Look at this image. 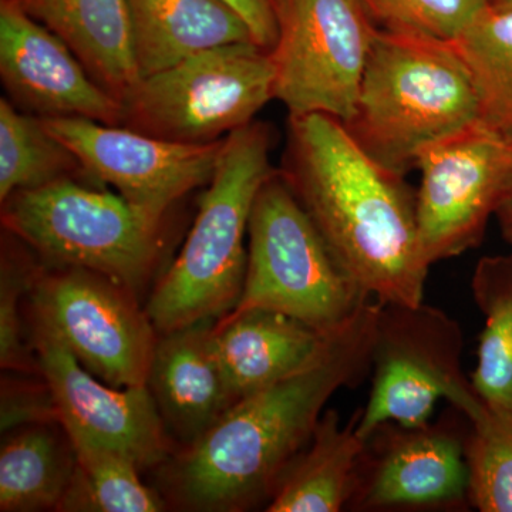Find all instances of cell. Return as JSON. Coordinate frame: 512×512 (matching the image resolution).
<instances>
[{"instance_id":"44dd1931","label":"cell","mask_w":512,"mask_h":512,"mask_svg":"<svg viewBox=\"0 0 512 512\" xmlns=\"http://www.w3.org/2000/svg\"><path fill=\"white\" fill-rule=\"evenodd\" d=\"M74 468L76 451L59 420L6 431L0 447V511L59 510Z\"/></svg>"},{"instance_id":"ffe728a7","label":"cell","mask_w":512,"mask_h":512,"mask_svg":"<svg viewBox=\"0 0 512 512\" xmlns=\"http://www.w3.org/2000/svg\"><path fill=\"white\" fill-rule=\"evenodd\" d=\"M357 421L359 412L350 423L343 424L336 410H326L308 446L288 468L265 510H348L357 466L366 443L357 433Z\"/></svg>"},{"instance_id":"9c48e42d","label":"cell","mask_w":512,"mask_h":512,"mask_svg":"<svg viewBox=\"0 0 512 512\" xmlns=\"http://www.w3.org/2000/svg\"><path fill=\"white\" fill-rule=\"evenodd\" d=\"M28 295L32 319L97 379L117 389L147 386L158 333L136 293L87 269L53 268L36 269Z\"/></svg>"},{"instance_id":"ba28073f","label":"cell","mask_w":512,"mask_h":512,"mask_svg":"<svg viewBox=\"0 0 512 512\" xmlns=\"http://www.w3.org/2000/svg\"><path fill=\"white\" fill-rule=\"evenodd\" d=\"M464 333L443 309L380 303L372 350V389L359 412L362 439L383 423H430L440 400L467 416L480 397L463 370Z\"/></svg>"},{"instance_id":"484cf974","label":"cell","mask_w":512,"mask_h":512,"mask_svg":"<svg viewBox=\"0 0 512 512\" xmlns=\"http://www.w3.org/2000/svg\"><path fill=\"white\" fill-rule=\"evenodd\" d=\"M466 419L470 504L481 512H512V404L480 399Z\"/></svg>"},{"instance_id":"3957f363","label":"cell","mask_w":512,"mask_h":512,"mask_svg":"<svg viewBox=\"0 0 512 512\" xmlns=\"http://www.w3.org/2000/svg\"><path fill=\"white\" fill-rule=\"evenodd\" d=\"M476 124V92L453 40L379 29L343 123L367 156L406 177L426 148Z\"/></svg>"},{"instance_id":"277c9868","label":"cell","mask_w":512,"mask_h":512,"mask_svg":"<svg viewBox=\"0 0 512 512\" xmlns=\"http://www.w3.org/2000/svg\"><path fill=\"white\" fill-rule=\"evenodd\" d=\"M272 144L271 128L255 120L225 137L183 249L148 298L146 312L158 335L218 320L237 308L247 275L252 205L276 171Z\"/></svg>"},{"instance_id":"2e32d148","label":"cell","mask_w":512,"mask_h":512,"mask_svg":"<svg viewBox=\"0 0 512 512\" xmlns=\"http://www.w3.org/2000/svg\"><path fill=\"white\" fill-rule=\"evenodd\" d=\"M215 320L158 336L147 387L168 433L183 447L201 439L238 403L212 339Z\"/></svg>"},{"instance_id":"cb8c5ba5","label":"cell","mask_w":512,"mask_h":512,"mask_svg":"<svg viewBox=\"0 0 512 512\" xmlns=\"http://www.w3.org/2000/svg\"><path fill=\"white\" fill-rule=\"evenodd\" d=\"M72 443L76 468L57 511L158 512L167 508L160 493L141 481V470L131 458L86 441Z\"/></svg>"},{"instance_id":"4dcf8cb0","label":"cell","mask_w":512,"mask_h":512,"mask_svg":"<svg viewBox=\"0 0 512 512\" xmlns=\"http://www.w3.org/2000/svg\"><path fill=\"white\" fill-rule=\"evenodd\" d=\"M493 8L508 9L512 8V0H488Z\"/></svg>"},{"instance_id":"4fadbf2b","label":"cell","mask_w":512,"mask_h":512,"mask_svg":"<svg viewBox=\"0 0 512 512\" xmlns=\"http://www.w3.org/2000/svg\"><path fill=\"white\" fill-rule=\"evenodd\" d=\"M32 325L37 370L70 439L119 451L141 471L163 466L174 446L148 387L101 382L52 330L33 319Z\"/></svg>"},{"instance_id":"83f0119b","label":"cell","mask_w":512,"mask_h":512,"mask_svg":"<svg viewBox=\"0 0 512 512\" xmlns=\"http://www.w3.org/2000/svg\"><path fill=\"white\" fill-rule=\"evenodd\" d=\"M36 269L23 266L3 254L0 274V365L3 370L37 373L35 353L23 340L19 301L28 293Z\"/></svg>"},{"instance_id":"d6986e66","label":"cell","mask_w":512,"mask_h":512,"mask_svg":"<svg viewBox=\"0 0 512 512\" xmlns=\"http://www.w3.org/2000/svg\"><path fill=\"white\" fill-rule=\"evenodd\" d=\"M140 79L204 50L256 43L225 0H128Z\"/></svg>"},{"instance_id":"d4e9b609","label":"cell","mask_w":512,"mask_h":512,"mask_svg":"<svg viewBox=\"0 0 512 512\" xmlns=\"http://www.w3.org/2000/svg\"><path fill=\"white\" fill-rule=\"evenodd\" d=\"M82 164L43 124L0 100V201L70 177Z\"/></svg>"},{"instance_id":"8992f818","label":"cell","mask_w":512,"mask_h":512,"mask_svg":"<svg viewBox=\"0 0 512 512\" xmlns=\"http://www.w3.org/2000/svg\"><path fill=\"white\" fill-rule=\"evenodd\" d=\"M369 301L372 298L340 269L276 170L252 205L247 275L234 311L269 309L328 333L345 325Z\"/></svg>"},{"instance_id":"e0dca14e","label":"cell","mask_w":512,"mask_h":512,"mask_svg":"<svg viewBox=\"0 0 512 512\" xmlns=\"http://www.w3.org/2000/svg\"><path fill=\"white\" fill-rule=\"evenodd\" d=\"M329 333L284 313L254 308L215 320L212 339L229 387L241 402L308 366Z\"/></svg>"},{"instance_id":"8fae6325","label":"cell","mask_w":512,"mask_h":512,"mask_svg":"<svg viewBox=\"0 0 512 512\" xmlns=\"http://www.w3.org/2000/svg\"><path fill=\"white\" fill-rule=\"evenodd\" d=\"M416 170L420 244L434 265L483 242L512 183V144L476 124L426 148Z\"/></svg>"},{"instance_id":"7c38bea8","label":"cell","mask_w":512,"mask_h":512,"mask_svg":"<svg viewBox=\"0 0 512 512\" xmlns=\"http://www.w3.org/2000/svg\"><path fill=\"white\" fill-rule=\"evenodd\" d=\"M42 121L82 164L83 171L163 220L175 202L210 183L225 140L178 143L82 117Z\"/></svg>"},{"instance_id":"7402d4cb","label":"cell","mask_w":512,"mask_h":512,"mask_svg":"<svg viewBox=\"0 0 512 512\" xmlns=\"http://www.w3.org/2000/svg\"><path fill=\"white\" fill-rule=\"evenodd\" d=\"M474 86L481 126L512 144V8H487L453 39Z\"/></svg>"},{"instance_id":"f546056e","label":"cell","mask_w":512,"mask_h":512,"mask_svg":"<svg viewBox=\"0 0 512 512\" xmlns=\"http://www.w3.org/2000/svg\"><path fill=\"white\" fill-rule=\"evenodd\" d=\"M495 218H497L505 241L512 245V183L507 194L504 195L503 201L498 205Z\"/></svg>"},{"instance_id":"6da1fadb","label":"cell","mask_w":512,"mask_h":512,"mask_svg":"<svg viewBox=\"0 0 512 512\" xmlns=\"http://www.w3.org/2000/svg\"><path fill=\"white\" fill-rule=\"evenodd\" d=\"M380 302H366L329 333L299 372L235 404L200 440L160 466L165 498L197 512H238L268 504L311 441L326 404L372 367Z\"/></svg>"},{"instance_id":"5bb4252c","label":"cell","mask_w":512,"mask_h":512,"mask_svg":"<svg viewBox=\"0 0 512 512\" xmlns=\"http://www.w3.org/2000/svg\"><path fill=\"white\" fill-rule=\"evenodd\" d=\"M467 429L437 421L383 423L366 437L348 510L389 511L470 504Z\"/></svg>"},{"instance_id":"7a4b0ae2","label":"cell","mask_w":512,"mask_h":512,"mask_svg":"<svg viewBox=\"0 0 512 512\" xmlns=\"http://www.w3.org/2000/svg\"><path fill=\"white\" fill-rule=\"evenodd\" d=\"M281 173L360 291L380 303L424 302L431 265L406 177L380 167L325 114L289 117Z\"/></svg>"},{"instance_id":"ac0fdd59","label":"cell","mask_w":512,"mask_h":512,"mask_svg":"<svg viewBox=\"0 0 512 512\" xmlns=\"http://www.w3.org/2000/svg\"><path fill=\"white\" fill-rule=\"evenodd\" d=\"M63 40L90 76L123 101L140 82L128 0H18Z\"/></svg>"},{"instance_id":"30bf717a","label":"cell","mask_w":512,"mask_h":512,"mask_svg":"<svg viewBox=\"0 0 512 512\" xmlns=\"http://www.w3.org/2000/svg\"><path fill=\"white\" fill-rule=\"evenodd\" d=\"M275 99L289 117L348 121L379 26L360 0H276Z\"/></svg>"},{"instance_id":"9a60e30c","label":"cell","mask_w":512,"mask_h":512,"mask_svg":"<svg viewBox=\"0 0 512 512\" xmlns=\"http://www.w3.org/2000/svg\"><path fill=\"white\" fill-rule=\"evenodd\" d=\"M0 76L15 104L40 119L82 117L109 126L123 120L121 101L18 0L0 3Z\"/></svg>"},{"instance_id":"4316f807","label":"cell","mask_w":512,"mask_h":512,"mask_svg":"<svg viewBox=\"0 0 512 512\" xmlns=\"http://www.w3.org/2000/svg\"><path fill=\"white\" fill-rule=\"evenodd\" d=\"M376 25L390 32L456 39L488 0H360Z\"/></svg>"},{"instance_id":"603a6c76","label":"cell","mask_w":512,"mask_h":512,"mask_svg":"<svg viewBox=\"0 0 512 512\" xmlns=\"http://www.w3.org/2000/svg\"><path fill=\"white\" fill-rule=\"evenodd\" d=\"M471 293L484 319L471 384L483 402L512 404V255L481 258Z\"/></svg>"},{"instance_id":"5b68a950","label":"cell","mask_w":512,"mask_h":512,"mask_svg":"<svg viewBox=\"0 0 512 512\" xmlns=\"http://www.w3.org/2000/svg\"><path fill=\"white\" fill-rule=\"evenodd\" d=\"M2 220L55 268L87 269L136 295L160 256L163 218L70 177L16 192Z\"/></svg>"},{"instance_id":"f1b7e54d","label":"cell","mask_w":512,"mask_h":512,"mask_svg":"<svg viewBox=\"0 0 512 512\" xmlns=\"http://www.w3.org/2000/svg\"><path fill=\"white\" fill-rule=\"evenodd\" d=\"M247 22L256 45L274 49L278 42V2L276 0H225Z\"/></svg>"},{"instance_id":"52a82bcc","label":"cell","mask_w":512,"mask_h":512,"mask_svg":"<svg viewBox=\"0 0 512 512\" xmlns=\"http://www.w3.org/2000/svg\"><path fill=\"white\" fill-rule=\"evenodd\" d=\"M271 50L232 43L143 77L124 97L121 124L178 143L222 140L275 99Z\"/></svg>"}]
</instances>
